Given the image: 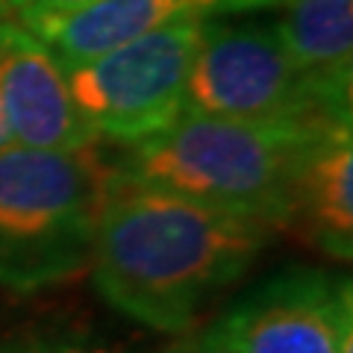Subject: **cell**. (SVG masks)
I'll use <instances>...</instances> for the list:
<instances>
[{"label":"cell","instance_id":"6da1fadb","mask_svg":"<svg viewBox=\"0 0 353 353\" xmlns=\"http://www.w3.org/2000/svg\"><path fill=\"white\" fill-rule=\"evenodd\" d=\"M268 239V224L112 171L88 265L97 292L118 312L159 333H180L245 277Z\"/></svg>","mask_w":353,"mask_h":353},{"label":"cell","instance_id":"8992f818","mask_svg":"<svg viewBox=\"0 0 353 353\" xmlns=\"http://www.w3.org/2000/svg\"><path fill=\"white\" fill-rule=\"evenodd\" d=\"M350 285L285 271L250 289L194 339L203 353H353Z\"/></svg>","mask_w":353,"mask_h":353},{"label":"cell","instance_id":"9c48e42d","mask_svg":"<svg viewBox=\"0 0 353 353\" xmlns=\"http://www.w3.org/2000/svg\"><path fill=\"white\" fill-rule=\"evenodd\" d=\"M277 9L285 53L327 97L350 106L353 0H280Z\"/></svg>","mask_w":353,"mask_h":353},{"label":"cell","instance_id":"277c9868","mask_svg":"<svg viewBox=\"0 0 353 353\" xmlns=\"http://www.w3.org/2000/svg\"><path fill=\"white\" fill-rule=\"evenodd\" d=\"M183 112L250 124H350V106L327 97L297 68L274 24L230 18L203 21Z\"/></svg>","mask_w":353,"mask_h":353},{"label":"cell","instance_id":"30bf717a","mask_svg":"<svg viewBox=\"0 0 353 353\" xmlns=\"http://www.w3.org/2000/svg\"><path fill=\"white\" fill-rule=\"evenodd\" d=\"M353 141L350 127L318 145L301 171L292 221L318 250L336 259L353 256Z\"/></svg>","mask_w":353,"mask_h":353},{"label":"cell","instance_id":"ba28073f","mask_svg":"<svg viewBox=\"0 0 353 353\" xmlns=\"http://www.w3.org/2000/svg\"><path fill=\"white\" fill-rule=\"evenodd\" d=\"M280 0H94L83 9L41 21L32 30L53 50L65 71L176 24H203L209 18L250 15L277 9Z\"/></svg>","mask_w":353,"mask_h":353},{"label":"cell","instance_id":"7a4b0ae2","mask_svg":"<svg viewBox=\"0 0 353 353\" xmlns=\"http://www.w3.org/2000/svg\"><path fill=\"white\" fill-rule=\"evenodd\" d=\"M345 127L250 124L183 112L165 130L127 145L115 171L271 230L289 227L309 153Z\"/></svg>","mask_w":353,"mask_h":353},{"label":"cell","instance_id":"4fadbf2b","mask_svg":"<svg viewBox=\"0 0 353 353\" xmlns=\"http://www.w3.org/2000/svg\"><path fill=\"white\" fill-rule=\"evenodd\" d=\"M174 353H203V350H201V347H197V345H194V341H189V345H183L180 350H174Z\"/></svg>","mask_w":353,"mask_h":353},{"label":"cell","instance_id":"5bb4252c","mask_svg":"<svg viewBox=\"0 0 353 353\" xmlns=\"http://www.w3.org/2000/svg\"><path fill=\"white\" fill-rule=\"evenodd\" d=\"M6 15H9V9H6L3 0H0V18H6Z\"/></svg>","mask_w":353,"mask_h":353},{"label":"cell","instance_id":"8fae6325","mask_svg":"<svg viewBox=\"0 0 353 353\" xmlns=\"http://www.w3.org/2000/svg\"><path fill=\"white\" fill-rule=\"evenodd\" d=\"M9 12H15L21 18L24 27H36L41 21H53L74 12V9H83L94 0H3Z\"/></svg>","mask_w":353,"mask_h":353},{"label":"cell","instance_id":"52a82bcc","mask_svg":"<svg viewBox=\"0 0 353 353\" xmlns=\"http://www.w3.org/2000/svg\"><path fill=\"white\" fill-rule=\"evenodd\" d=\"M0 112L12 145L80 150L97 139L74 106L68 71L36 32L0 18Z\"/></svg>","mask_w":353,"mask_h":353},{"label":"cell","instance_id":"3957f363","mask_svg":"<svg viewBox=\"0 0 353 353\" xmlns=\"http://www.w3.org/2000/svg\"><path fill=\"white\" fill-rule=\"evenodd\" d=\"M112 171L97 145L0 148V285L32 292L88 268Z\"/></svg>","mask_w":353,"mask_h":353},{"label":"cell","instance_id":"5b68a950","mask_svg":"<svg viewBox=\"0 0 353 353\" xmlns=\"http://www.w3.org/2000/svg\"><path fill=\"white\" fill-rule=\"evenodd\" d=\"M201 27H165L71 68L68 88L88 130L127 148L183 115Z\"/></svg>","mask_w":353,"mask_h":353},{"label":"cell","instance_id":"7c38bea8","mask_svg":"<svg viewBox=\"0 0 353 353\" xmlns=\"http://www.w3.org/2000/svg\"><path fill=\"white\" fill-rule=\"evenodd\" d=\"M12 145V139H9V130H6V121H3V112H0V148Z\"/></svg>","mask_w":353,"mask_h":353}]
</instances>
